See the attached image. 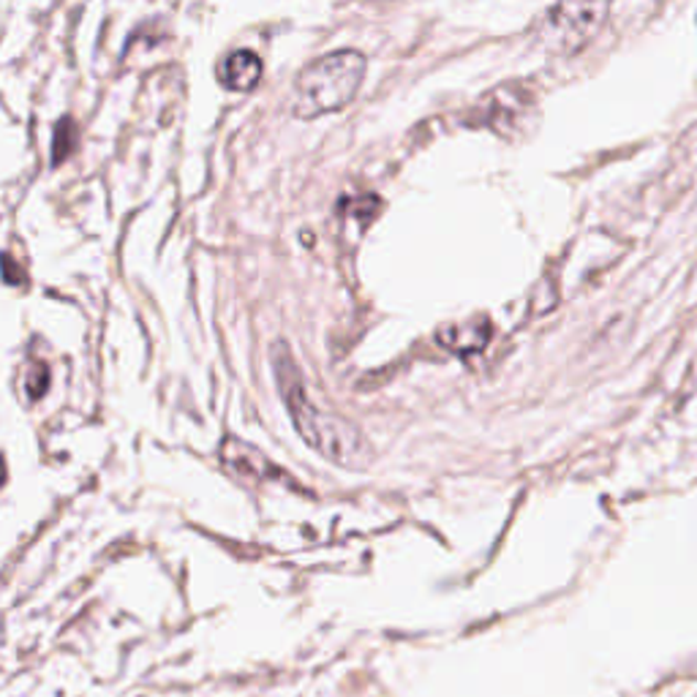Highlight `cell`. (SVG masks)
I'll return each mask as SVG.
<instances>
[{
  "label": "cell",
  "mask_w": 697,
  "mask_h": 697,
  "mask_svg": "<svg viewBox=\"0 0 697 697\" xmlns=\"http://www.w3.org/2000/svg\"><path fill=\"white\" fill-rule=\"evenodd\" d=\"M270 360L283 406H287L289 417H292L294 428L303 436L305 444L311 450H317L322 458H328V461L339 463V467H363L371 458L368 441L344 417H339L330 409H319L313 404V398L308 395L303 371H300L292 349L283 344V341H278L270 349Z\"/></svg>",
  "instance_id": "obj_1"
},
{
  "label": "cell",
  "mask_w": 697,
  "mask_h": 697,
  "mask_svg": "<svg viewBox=\"0 0 697 697\" xmlns=\"http://www.w3.org/2000/svg\"><path fill=\"white\" fill-rule=\"evenodd\" d=\"M365 55L357 50H339L319 57L294 79L292 109L298 118L313 120L341 112L357 96L365 79Z\"/></svg>",
  "instance_id": "obj_2"
},
{
  "label": "cell",
  "mask_w": 697,
  "mask_h": 697,
  "mask_svg": "<svg viewBox=\"0 0 697 697\" xmlns=\"http://www.w3.org/2000/svg\"><path fill=\"white\" fill-rule=\"evenodd\" d=\"M608 14L610 0H556L537 22L534 36L543 50L554 55H575L594 42L597 33L605 28Z\"/></svg>",
  "instance_id": "obj_3"
},
{
  "label": "cell",
  "mask_w": 697,
  "mask_h": 697,
  "mask_svg": "<svg viewBox=\"0 0 697 697\" xmlns=\"http://www.w3.org/2000/svg\"><path fill=\"white\" fill-rule=\"evenodd\" d=\"M218 79L226 90H240L251 93L261 79V61L257 52L251 50H237L221 63Z\"/></svg>",
  "instance_id": "obj_4"
},
{
  "label": "cell",
  "mask_w": 697,
  "mask_h": 697,
  "mask_svg": "<svg viewBox=\"0 0 697 697\" xmlns=\"http://www.w3.org/2000/svg\"><path fill=\"white\" fill-rule=\"evenodd\" d=\"M487 339H491V322H487L485 317L469 319V322L461 324H447V328H441L439 333H436V341H439L441 346L458 354L480 352V349L487 344Z\"/></svg>",
  "instance_id": "obj_5"
},
{
  "label": "cell",
  "mask_w": 697,
  "mask_h": 697,
  "mask_svg": "<svg viewBox=\"0 0 697 697\" xmlns=\"http://www.w3.org/2000/svg\"><path fill=\"white\" fill-rule=\"evenodd\" d=\"M224 461L229 463L235 472L246 474V478H257V480H270V478H281L278 467L265 461V455L254 452L251 447L243 444V441H226L224 447Z\"/></svg>",
  "instance_id": "obj_6"
},
{
  "label": "cell",
  "mask_w": 697,
  "mask_h": 697,
  "mask_svg": "<svg viewBox=\"0 0 697 697\" xmlns=\"http://www.w3.org/2000/svg\"><path fill=\"white\" fill-rule=\"evenodd\" d=\"M79 148V126L74 118H61L52 133V164H63Z\"/></svg>",
  "instance_id": "obj_7"
}]
</instances>
